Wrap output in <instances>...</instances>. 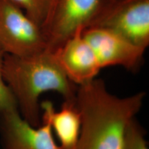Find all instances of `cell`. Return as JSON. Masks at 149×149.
Masks as SVG:
<instances>
[{"mask_svg": "<svg viewBox=\"0 0 149 149\" xmlns=\"http://www.w3.org/2000/svg\"><path fill=\"white\" fill-rule=\"evenodd\" d=\"M145 93L119 97L103 80L79 86L76 104L81 128L74 149H123L126 130L143 105Z\"/></svg>", "mask_w": 149, "mask_h": 149, "instance_id": "cell-1", "label": "cell"}, {"mask_svg": "<svg viewBox=\"0 0 149 149\" xmlns=\"http://www.w3.org/2000/svg\"><path fill=\"white\" fill-rule=\"evenodd\" d=\"M3 76L21 116L33 126L41 124L40 97L43 93L54 91L64 101L75 102L78 86L68 79L55 54L48 50L24 57L6 54Z\"/></svg>", "mask_w": 149, "mask_h": 149, "instance_id": "cell-2", "label": "cell"}, {"mask_svg": "<svg viewBox=\"0 0 149 149\" xmlns=\"http://www.w3.org/2000/svg\"><path fill=\"white\" fill-rule=\"evenodd\" d=\"M107 0H52L41 26L46 50L54 52L80 29H86Z\"/></svg>", "mask_w": 149, "mask_h": 149, "instance_id": "cell-3", "label": "cell"}, {"mask_svg": "<svg viewBox=\"0 0 149 149\" xmlns=\"http://www.w3.org/2000/svg\"><path fill=\"white\" fill-rule=\"evenodd\" d=\"M89 27L109 30L146 49L149 45V0H107Z\"/></svg>", "mask_w": 149, "mask_h": 149, "instance_id": "cell-4", "label": "cell"}, {"mask_svg": "<svg viewBox=\"0 0 149 149\" xmlns=\"http://www.w3.org/2000/svg\"><path fill=\"white\" fill-rule=\"evenodd\" d=\"M46 49L40 26L12 0H0V50L24 57Z\"/></svg>", "mask_w": 149, "mask_h": 149, "instance_id": "cell-5", "label": "cell"}, {"mask_svg": "<svg viewBox=\"0 0 149 149\" xmlns=\"http://www.w3.org/2000/svg\"><path fill=\"white\" fill-rule=\"evenodd\" d=\"M82 35L92 48L101 68L119 66L135 70L141 64L146 50L102 28H86Z\"/></svg>", "mask_w": 149, "mask_h": 149, "instance_id": "cell-6", "label": "cell"}, {"mask_svg": "<svg viewBox=\"0 0 149 149\" xmlns=\"http://www.w3.org/2000/svg\"><path fill=\"white\" fill-rule=\"evenodd\" d=\"M0 136L2 149H63L48 121L41 120L40 126H33L18 110L0 114Z\"/></svg>", "mask_w": 149, "mask_h": 149, "instance_id": "cell-7", "label": "cell"}, {"mask_svg": "<svg viewBox=\"0 0 149 149\" xmlns=\"http://www.w3.org/2000/svg\"><path fill=\"white\" fill-rule=\"evenodd\" d=\"M77 30L53 53L59 66L71 82L77 86L96 79L102 69L92 48Z\"/></svg>", "mask_w": 149, "mask_h": 149, "instance_id": "cell-8", "label": "cell"}, {"mask_svg": "<svg viewBox=\"0 0 149 149\" xmlns=\"http://www.w3.org/2000/svg\"><path fill=\"white\" fill-rule=\"evenodd\" d=\"M41 120L48 121L63 149H74L81 128V115L75 102L64 101L56 111L51 101L40 103Z\"/></svg>", "mask_w": 149, "mask_h": 149, "instance_id": "cell-9", "label": "cell"}, {"mask_svg": "<svg viewBox=\"0 0 149 149\" xmlns=\"http://www.w3.org/2000/svg\"><path fill=\"white\" fill-rule=\"evenodd\" d=\"M39 26H42L52 0H12Z\"/></svg>", "mask_w": 149, "mask_h": 149, "instance_id": "cell-10", "label": "cell"}, {"mask_svg": "<svg viewBox=\"0 0 149 149\" xmlns=\"http://www.w3.org/2000/svg\"><path fill=\"white\" fill-rule=\"evenodd\" d=\"M5 55L0 50V114L18 110L13 94L3 79V66Z\"/></svg>", "mask_w": 149, "mask_h": 149, "instance_id": "cell-11", "label": "cell"}, {"mask_svg": "<svg viewBox=\"0 0 149 149\" xmlns=\"http://www.w3.org/2000/svg\"><path fill=\"white\" fill-rule=\"evenodd\" d=\"M123 149H148L144 130L135 119L130 122L126 130Z\"/></svg>", "mask_w": 149, "mask_h": 149, "instance_id": "cell-12", "label": "cell"}, {"mask_svg": "<svg viewBox=\"0 0 149 149\" xmlns=\"http://www.w3.org/2000/svg\"><path fill=\"white\" fill-rule=\"evenodd\" d=\"M0 149H2V148H1V147H0Z\"/></svg>", "mask_w": 149, "mask_h": 149, "instance_id": "cell-13", "label": "cell"}]
</instances>
